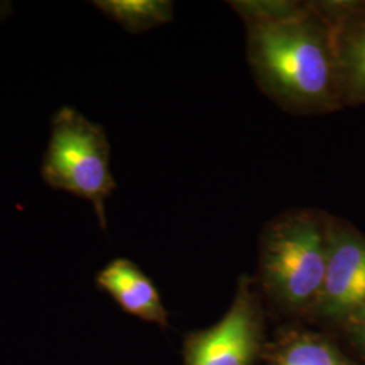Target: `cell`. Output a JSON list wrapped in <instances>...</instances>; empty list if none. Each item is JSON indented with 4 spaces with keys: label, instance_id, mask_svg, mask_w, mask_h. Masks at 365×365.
<instances>
[{
    "label": "cell",
    "instance_id": "6da1fadb",
    "mask_svg": "<svg viewBox=\"0 0 365 365\" xmlns=\"http://www.w3.org/2000/svg\"><path fill=\"white\" fill-rule=\"evenodd\" d=\"M247 53L261 91L291 114L318 115L341 110L333 26L319 1L269 21H250Z\"/></svg>",
    "mask_w": 365,
    "mask_h": 365
},
{
    "label": "cell",
    "instance_id": "7a4b0ae2",
    "mask_svg": "<svg viewBox=\"0 0 365 365\" xmlns=\"http://www.w3.org/2000/svg\"><path fill=\"white\" fill-rule=\"evenodd\" d=\"M327 218L318 210H289L261 235L260 286L289 313H312L324 286L327 264Z\"/></svg>",
    "mask_w": 365,
    "mask_h": 365
},
{
    "label": "cell",
    "instance_id": "3957f363",
    "mask_svg": "<svg viewBox=\"0 0 365 365\" xmlns=\"http://www.w3.org/2000/svg\"><path fill=\"white\" fill-rule=\"evenodd\" d=\"M110 160L111 146L101 125L69 106L56 111L41 176L53 190L88 200L103 230L106 200L117 190Z\"/></svg>",
    "mask_w": 365,
    "mask_h": 365
},
{
    "label": "cell",
    "instance_id": "277c9868",
    "mask_svg": "<svg viewBox=\"0 0 365 365\" xmlns=\"http://www.w3.org/2000/svg\"><path fill=\"white\" fill-rule=\"evenodd\" d=\"M264 346L259 295L248 276L238 279L235 299L221 319L184 339V365H253Z\"/></svg>",
    "mask_w": 365,
    "mask_h": 365
},
{
    "label": "cell",
    "instance_id": "5b68a950",
    "mask_svg": "<svg viewBox=\"0 0 365 365\" xmlns=\"http://www.w3.org/2000/svg\"><path fill=\"white\" fill-rule=\"evenodd\" d=\"M365 310V237L348 222L327 218L324 286L312 313L348 321Z\"/></svg>",
    "mask_w": 365,
    "mask_h": 365
},
{
    "label": "cell",
    "instance_id": "8992f818",
    "mask_svg": "<svg viewBox=\"0 0 365 365\" xmlns=\"http://www.w3.org/2000/svg\"><path fill=\"white\" fill-rule=\"evenodd\" d=\"M319 4L333 26L342 105H365V1Z\"/></svg>",
    "mask_w": 365,
    "mask_h": 365
},
{
    "label": "cell",
    "instance_id": "52a82bcc",
    "mask_svg": "<svg viewBox=\"0 0 365 365\" xmlns=\"http://www.w3.org/2000/svg\"><path fill=\"white\" fill-rule=\"evenodd\" d=\"M95 282L125 313L158 327H168V312L156 286L135 262L114 259L96 274Z\"/></svg>",
    "mask_w": 365,
    "mask_h": 365
},
{
    "label": "cell",
    "instance_id": "ba28073f",
    "mask_svg": "<svg viewBox=\"0 0 365 365\" xmlns=\"http://www.w3.org/2000/svg\"><path fill=\"white\" fill-rule=\"evenodd\" d=\"M264 365H356L321 334L289 330L268 348Z\"/></svg>",
    "mask_w": 365,
    "mask_h": 365
},
{
    "label": "cell",
    "instance_id": "9c48e42d",
    "mask_svg": "<svg viewBox=\"0 0 365 365\" xmlns=\"http://www.w3.org/2000/svg\"><path fill=\"white\" fill-rule=\"evenodd\" d=\"M93 4L133 34L167 25L175 15V3L170 0H98Z\"/></svg>",
    "mask_w": 365,
    "mask_h": 365
},
{
    "label": "cell",
    "instance_id": "30bf717a",
    "mask_svg": "<svg viewBox=\"0 0 365 365\" xmlns=\"http://www.w3.org/2000/svg\"><path fill=\"white\" fill-rule=\"evenodd\" d=\"M303 1L294 0H237L229 4L235 9L244 22L269 21L287 16L299 10Z\"/></svg>",
    "mask_w": 365,
    "mask_h": 365
},
{
    "label": "cell",
    "instance_id": "8fae6325",
    "mask_svg": "<svg viewBox=\"0 0 365 365\" xmlns=\"http://www.w3.org/2000/svg\"><path fill=\"white\" fill-rule=\"evenodd\" d=\"M346 322L354 342L365 352V310L349 318Z\"/></svg>",
    "mask_w": 365,
    "mask_h": 365
},
{
    "label": "cell",
    "instance_id": "7c38bea8",
    "mask_svg": "<svg viewBox=\"0 0 365 365\" xmlns=\"http://www.w3.org/2000/svg\"><path fill=\"white\" fill-rule=\"evenodd\" d=\"M10 13H11V4L6 1H0V21H3Z\"/></svg>",
    "mask_w": 365,
    "mask_h": 365
}]
</instances>
